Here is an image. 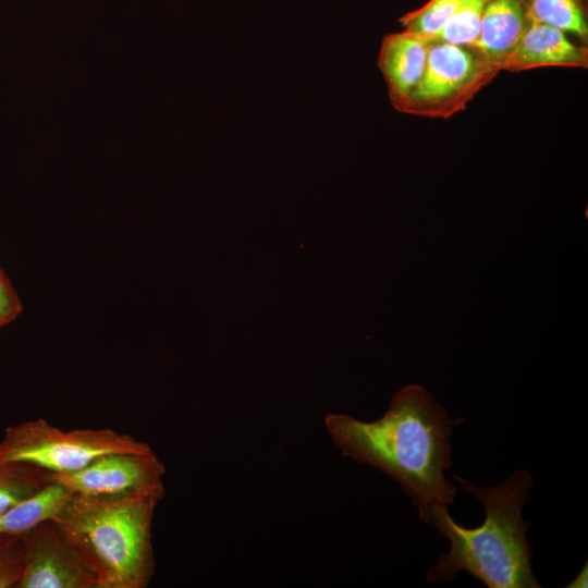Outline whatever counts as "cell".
<instances>
[{"mask_svg": "<svg viewBox=\"0 0 588 588\" xmlns=\"http://www.w3.org/2000/svg\"><path fill=\"white\" fill-rule=\"evenodd\" d=\"M429 47L426 39L406 30L383 38L378 64L396 108H401L421 77Z\"/></svg>", "mask_w": 588, "mask_h": 588, "instance_id": "10", "label": "cell"}, {"mask_svg": "<svg viewBox=\"0 0 588 588\" xmlns=\"http://www.w3.org/2000/svg\"><path fill=\"white\" fill-rule=\"evenodd\" d=\"M493 68L479 53L462 46L430 44L424 73L400 109L438 110L470 94L481 75Z\"/></svg>", "mask_w": 588, "mask_h": 588, "instance_id": "7", "label": "cell"}, {"mask_svg": "<svg viewBox=\"0 0 588 588\" xmlns=\"http://www.w3.org/2000/svg\"><path fill=\"white\" fill-rule=\"evenodd\" d=\"M20 535L23 572L16 588H97L95 575L77 558L51 518Z\"/></svg>", "mask_w": 588, "mask_h": 588, "instance_id": "6", "label": "cell"}, {"mask_svg": "<svg viewBox=\"0 0 588 588\" xmlns=\"http://www.w3.org/2000/svg\"><path fill=\"white\" fill-rule=\"evenodd\" d=\"M478 39L471 46L492 66L501 69L531 23L524 0L487 1Z\"/></svg>", "mask_w": 588, "mask_h": 588, "instance_id": "9", "label": "cell"}, {"mask_svg": "<svg viewBox=\"0 0 588 588\" xmlns=\"http://www.w3.org/2000/svg\"><path fill=\"white\" fill-rule=\"evenodd\" d=\"M461 0H430L422 9L402 19L405 30L427 41L446 23ZM429 42V41H428Z\"/></svg>", "mask_w": 588, "mask_h": 588, "instance_id": "15", "label": "cell"}, {"mask_svg": "<svg viewBox=\"0 0 588 588\" xmlns=\"http://www.w3.org/2000/svg\"><path fill=\"white\" fill-rule=\"evenodd\" d=\"M51 483L50 473L29 464H0V514Z\"/></svg>", "mask_w": 588, "mask_h": 588, "instance_id": "12", "label": "cell"}, {"mask_svg": "<svg viewBox=\"0 0 588 588\" xmlns=\"http://www.w3.org/2000/svg\"><path fill=\"white\" fill-rule=\"evenodd\" d=\"M23 311V305L11 280L0 267V329L13 322Z\"/></svg>", "mask_w": 588, "mask_h": 588, "instance_id": "17", "label": "cell"}, {"mask_svg": "<svg viewBox=\"0 0 588 588\" xmlns=\"http://www.w3.org/2000/svg\"><path fill=\"white\" fill-rule=\"evenodd\" d=\"M461 487L485 507L482 525L465 528L449 514L448 507L434 506L427 518L451 547L439 554V562L426 575L430 584L450 581L465 572L489 588H540L531 571V548L527 540L528 520L523 506L532 487L529 470L518 469L495 486L477 487L451 473Z\"/></svg>", "mask_w": 588, "mask_h": 588, "instance_id": "2", "label": "cell"}, {"mask_svg": "<svg viewBox=\"0 0 588 588\" xmlns=\"http://www.w3.org/2000/svg\"><path fill=\"white\" fill-rule=\"evenodd\" d=\"M150 450L146 442L111 428L64 431L39 417L4 429L0 464L23 463L50 474H63L78 470L105 454Z\"/></svg>", "mask_w": 588, "mask_h": 588, "instance_id": "4", "label": "cell"}, {"mask_svg": "<svg viewBox=\"0 0 588 588\" xmlns=\"http://www.w3.org/2000/svg\"><path fill=\"white\" fill-rule=\"evenodd\" d=\"M488 0H461L457 8L428 41L473 46L478 39L483 8Z\"/></svg>", "mask_w": 588, "mask_h": 588, "instance_id": "13", "label": "cell"}, {"mask_svg": "<svg viewBox=\"0 0 588 588\" xmlns=\"http://www.w3.org/2000/svg\"><path fill=\"white\" fill-rule=\"evenodd\" d=\"M23 572L20 534H0V588H16Z\"/></svg>", "mask_w": 588, "mask_h": 588, "instance_id": "16", "label": "cell"}, {"mask_svg": "<svg viewBox=\"0 0 588 588\" xmlns=\"http://www.w3.org/2000/svg\"><path fill=\"white\" fill-rule=\"evenodd\" d=\"M527 9L530 22L587 37V22L577 0H530Z\"/></svg>", "mask_w": 588, "mask_h": 588, "instance_id": "14", "label": "cell"}, {"mask_svg": "<svg viewBox=\"0 0 588 588\" xmlns=\"http://www.w3.org/2000/svg\"><path fill=\"white\" fill-rule=\"evenodd\" d=\"M150 498L71 493L51 517L97 588H146L155 569Z\"/></svg>", "mask_w": 588, "mask_h": 588, "instance_id": "3", "label": "cell"}, {"mask_svg": "<svg viewBox=\"0 0 588 588\" xmlns=\"http://www.w3.org/2000/svg\"><path fill=\"white\" fill-rule=\"evenodd\" d=\"M461 422L462 418L450 417L418 384L396 392L377 420L363 421L343 414H329L324 419L342 455L396 481L425 524L432 507H449L454 502L456 488L445 471L452 466L453 427Z\"/></svg>", "mask_w": 588, "mask_h": 588, "instance_id": "1", "label": "cell"}, {"mask_svg": "<svg viewBox=\"0 0 588 588\" xmlns=\"http://www.w3.org/2000/svg\"><path fill=\"white\" fill-rule=\"evenodd\" d=\"M164 466L152 450L101 455L87 466L71 473L50 474L52 482L71 493L95 497H164Z\"/></svg>", "mask_w": 588, "mask_h": 588, "instance_id": "5", "label": "cell"}, {"mask_svg": "<svg viewBox=\"0 0 588 588\" xmlns=\"http://www.w3.org/2000/svg\"><path fill=\"white\" fill-rule=\"evenodd\" d=\"M587 60V50L574 45L563 30L531 22L501 69L519 71L541 66L584 68Z\"/></svg>", "mask_w": 588, "mask_h": 588, "instance_id": "8", "label": "cell"}, {"mask_svg": "<svg viewBox=\"0 0 588 588\" xmlns=\"http://www.w3.org/2000/svg\"><path fill=\"white\" fill-rule=\"evenodd\" d=\"M70 495L66 488L51 481L32 498L0 514V534H22L35 524L51 518Z\"/></svg>", "mask_w": 588, "mask_h": 588, "instance_id": "11", "label": "cell"}, {"mask_svg": "<svg viewBox=\"0 0 588 588\" xmlns=\"http://www.w3.org/2000/svg\"><path fill=\"white\" fill-rule=\"evenodd\" d=\"M588 580V564L587 561L585 562V565L580 569V572L577 574V576L565 587L566 588H586Z\"/></svg>", "mask_w": 588, "mask_h": 588, "instance_id": "18", "label": "cell"}]
</instances>
